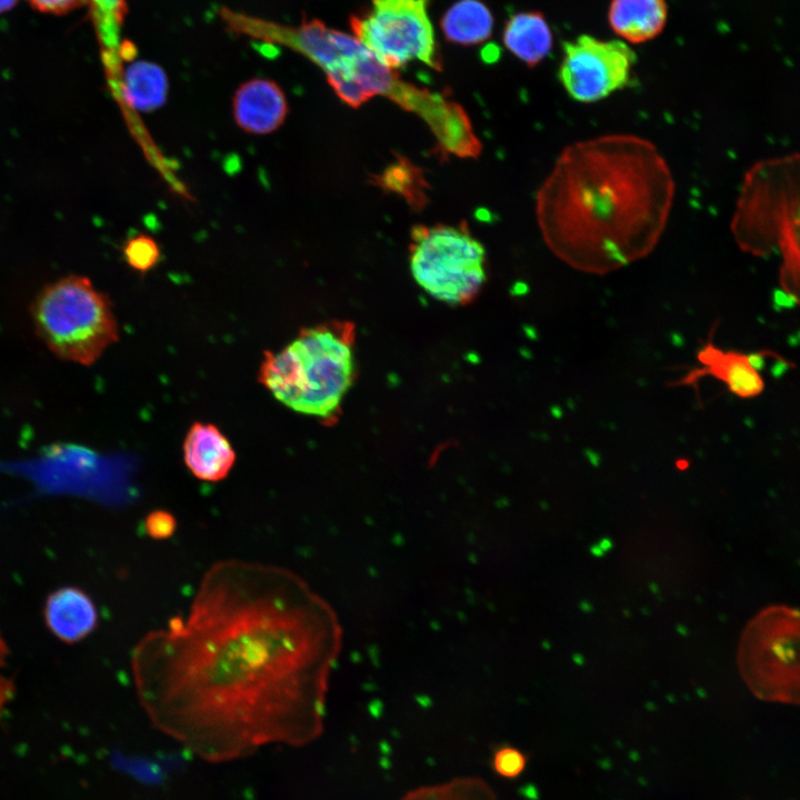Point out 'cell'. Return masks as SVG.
<instances>
[{"instance_id": "obj_1", "label": "cell", "mask_w": 800, "mask_h": 800, "mask_svg": "<svg viewBox=\"0 0 800 800\" xmlns=\"http://www.w3.org/2000/svg\"><path fill=\"white\" fill-rule=\"evenodd\" d=\"M337 647L334 616L304 579L222 560L184 617L136 646L133 680L153 727L206 760L228 761L319 736Z\"/></svg>"}, {"instance_id": "obj_2", "label": "cell", "mask_w": 800, "mask_h": 800, "mask_svg": "<svg viewBox=\"0 0 800 800\" xmlns=\"http://www.w3.org/2000/svg\"><path fill=\"white\" fill-rule=\"evenodd\" d=\"M676 184L648 139L602 134L566 148L538 192L550 250L569 266L608 273L649 256L672 209Z\"/></svg>"}, {"instance_id": "obj_3", "label": "cell", "mask_w": 800, "mask_h": 800, "mask_svg": "<svg viewBox=\"0 0 800 800\" xmlns=\"http://www.w3.org/2000/svg\"><path fill=\"white\" fill-rule=\"evenodd\" d=\"M354 341L351 321L302 328L282 349L263 352L258 381L287 408L332 424L356 379Z\"/></svg>"}, {"instance_id": "obj_4", "label": "cell", "mask_w": 800, "mask_h": 800, "mask_svg": "<svg viewBox=\"0 0 800 800\" xmlns=\"http://www.w3.org/2000/svg\"><path fill=\"white\" fill-rule=\"evenodd\" d=\"M798 226V153L757 162L746 173L731 220L737 244L752 256H779L783 279L796 283Z\"/></svg>"}, {"instance_id": "obj_5", "label": "cell", "mask_w": 800, "mask_h": 800, "mask_svg": "<svg viewBox=\"0 0 800 800\" xmlns=\"http://www.w3.org/2000/svg\"><path fill=\"white\" fill-rule=\"evenodd\" d=\"M31 318L53 354L83 366L119 339L110 300L86 277L68 276L43 287L32 302Z\"/></svg>"}, {"instance_id": "obj_6", "label": "cell", "mask_w": 800, "mask_h": 800, "mask_svg": "<svg viewBox=\"0 0 800 800\" xmlns=\"http://www.w3.org/2000/svg\"><path fill=\"white\" fill-rule=\"evenodd\" d=\"M799 612L784 604L769 606L743 629L737 651L741 678L759 699L799 702Z\"/></svg>"}, {"instance_id": "obj_7", "label": "cell", "mask_w": 800, "mask_h": 800, "mask_svg": "<svg viewBox=\"0 0 800 800\" xmlns=\"http://www.w3.org/2000/svg\"><path fill=\"white\" fill-rule=\"evenodd\" d=\"M411 239L410 270L427 293L453 306L477 297L486 281V252L467 229L417 226Z\"/></svg>"}, {"instance_id": "obj_8", "label": "cell", "mask_w": 800, "mask_h": 800, "mask_svg": "<svg viewBox=\"0 0 800 800\" xmlns=\"http://www.w3.org/2000/svg\"><path fill=\"white\" fill-rule=\"evenodd\" d=\"M428 1L372 0L368 10L351 18L353 36L392 70L414 60L440 70Z\"/></svg>"}, {"instance_id": "obj_9", "label": "cell", "mask_w": 800, "mask_h": 800, "mask_svg": "<svg viewBox=\"0 0 800 800\" xmlns=\"http://www.w3.org/2000/svg\"><path fill=\"white\" fill-rule=\"evenodd\" d=\"M636 61L624 41L583 34L564 43L559 78L573 100L593 103L630 86Z\"/></svg>"}, {"instance_id": "obj_10", "label": "cell", "mask_w": 800, "mask_h": 800, "mask_svg": "<svg viewBox=\"0 0 800 800\" xmlns=\"http://www.w3.org/2000/svg\"><path fill=\"white\" fill-rule=\"evenodd\" d=\"M324 73L337 96L350 107H359L376 96L389 97L399 81L393 70L352 34Z\"/></svg>"}, {"instance_id": "obj_11", "label": "cell", "mask_w": 800, "mask_h": 800, "mask_svg": "<svg viewBox=\"0 0 800 800\" xmlns=\"http://www.w3.org/2000/svg\"><path fill=\"white\" fill-rule=\"evenodd\" d=\"M233 117L249 133L267 134L276 131L288 114L287 98L280 86L263 78L242 83L233 97Z\"/></svg>"}, {"instance_id": "obj_12", "label": "cell", "mask_w": 800, "mask_h": 800, "mask_svg": "<svg viewBox=\"0 0 800 800\" xmlns=\"http://www.w3.org/2000/svg\"><path fill=\"white\" fill-rule=\"evenodd\" d=\"M182 451L187 468L202 481L224 479L236 462L231 442L213 423H192L184 437Z\"/></svg>"}, {"instance_id": "obj_13", "label": "cell", "mask_w": 800, "mask_h": 800, "mask_svg": "<svg viewBox=\"0 0 800 800\" xmlns=\"http://www.w3.org/2000/svg\"><path fill=\"white\" fill-rule=\"evenodd\" d=\"M48 628L66 642H77L91 633L98 623V612L90 597L74 587L53 591L46 601Z\"/></svg>"}, {"instance_id": "obj_14", "label": "cell", "mask_w": 800, "mask_h": 800, "mask_svg": "<svg viewBox=\"0 0 800 800\" xmlns=\"http://www.w3.org/2000/svg\"><path fill=\"white\" fill-rule=\"evenodd\" d=\"M668 17L666 0H612L608 21L612 31L629 43H644L659 36Z\"/></svg>"}, {"instance_id": "obj_15", "label": "cell", "mask_w": 800, "mask_h": 800, "mask_svg": "<svg viewBox=\"0 0 800 800\" xmlns=\"http://www.w3.org/2000/svg\"><path fill=\"white\" fill-rule=\"evenodd\" d=\"M503 43L518 59L533 67L549 54L552 32L540 12H520L506 23Z\"/></svg>"}, {"instance_id": "obj_16", "label": "cell", "mask_w": 800, "mask_h": 800, "mask_svg": "<svg viewBox=\"0 0 800 800\" xmlns=\"http://www.w3.org/2000/svg\"><path fill=\"white\" fill-rule=\"evenodd\" d=\"M120 86L126 101L139 111H151L164 104L169 83L160 66L134 61L121 73Z\"/></svg>"}, {"instance_id": "obj_17", "label": "cell", "mask_w": 800, "mask_h": 800, "mask_svg": "<svg viewBox=\"0 0 800 800\" xmlns=\"http://www.w3.org/2000/svg\"><path fill=\"white\" fill-rule=\"evenodd\" d=\"M441 28L450 42L479 44L491 36L493 18L481 1L459 0L444 13Z\"/></svg>"}, {"instance_id": "obj_18", "label": "cell", "mask_w": 800, "mask_h": 800, "mask_svg": "<svg viewBox=\"0 0 800 800\" xmlns=\"http://www.w3.org/2000/svg\"><path fill=\"white\" fill-rule=\"evenodd\" d=\"M97 34L107 62L120 58V29L126 14L124 0H89Z\"/></svg>"}, {"instance_id": "obj_19", "label": "cell", "mask_w": 800, "mask_h": 800, "mask_svg": "<svg viewBox=\"0 0 800 800\" xmlns=\"http://www.w3.org/2000/svg\"><path fill=\"white\" fill-rule=\"evenodd\" d=\"M719 372L729 389L739 396H754L762 389L758 372L748 366L744 358L729 357L719 367Z\"/></svg>"}, {"instance_id": "obj_20", "label": "cell", "mask_w": 800, "mask_h": 800, "mask_svg": "<svg viewBox=\"0 0 800 800\" xmlns=\"http://www.w3.org/2000/svg\"><path fill=\"white\" fill-rule=\"evenodd\" d=\"M124 257L133 269L146 272L158 263L160 250L152 238L146 234H139L127 242Z\"/></svg>"}, {"instance_id": "obj_21", "label": "cell", "mask_w": 800, "mask_h": 800, "mask_svg": "<svg viewBox=\"0 0 800 800\" xmlns=\"http://www.w3.org/2000/svg\"><path fill=\"white\" fill-rule=\"evenodd\" d=\"M524 767L526 757L516 748L503 747L494 753L493 768L502 777L514 778L523 771Z\"/></svg>"}, {"instance_id": "obj_22", "label": "cell", "mask_w": 800, "mask_h": 800, "mask_svg": "<svg viewBox=\"0 0 800 800\" xmlns=\"http://www.w3.org/2000/svg\"><path fill=\"white\" fill-rule=\"evenodd\" d=\"M144 528L151 538L166 539L176 531L177 520L166 510H154L146 518Z\"/></svg>"}, {"instance_id": "obj_23", "label": "cell", "mask_w": 800, "mask_h": 800, "mask_svg": "<svg viewBox=\"0 0 800 800\" xmlns=\"http://www.w3.org/2000/svg\"><path fill=\"white\" fill-rule=\"evenodd\" d=\"M41 12L64 14L88 3L89 0H28Z\"/></svg>"}, {"instance_id": "obj_24", "label": "cell", "mask_w": 800, "mask_h": 800, "mask_svg": "<svg viewBox=\"0 0 800 800\" xmlns=\"http://www.w3.org/2000/svg\"><path fill=\"white\" fill-rule=\"evenodd\" d=\"M797 302V296L786 293L781 290H778L774 293V304L780 308H792Z\"/></svg>"}, {"instance_id": "obj_25", "label": "cell", "mask_w": 800, "mask_h": 800, "mask_svg": "<svg viewBox=\"0 0 800 800\" xmlns=\"http://www.w3.org/2000/svg\"><path fill=\"white\" fill-rule=\"evenodd\" d=\"M748 366L759 372L764 368L766 359L761 353H750L744 358Z\"/></svg>"}, {"instance_id": "obj_26", "label": "cell", "mask_w": 800, "mask_h": 800, "mask_svg": "<svg viewBox=\"0 0 800 800\" xmlns=\"http://www.w3.org/2000/svg\"><path fill=\"white\" fill-rule=\"evenodd\" d=\"M9 693H10L9 681L0 677V711L2 710L4 703L8 701Z\"/></svg>"}, {"instance_id": "obj_27", "label": "cell", "mask_w": 800, "mask_h": 800, "mask_svg": "<svg viewBox=\"0 0 800 800\" xmlns=\"http://www.w3.org/2000/svg\"><path fill=\"white\" fill-rule=\"evenodd\" d=\"M788 369V364L783 361H778L773 364L771 372L774 377H780Z\"/></svg>"}, {"instance_id": "obj_28", "label": "cell", "mask_w": 800, "mask_h": 800, "mask_svg": "<svg viewBox=\"0 0 800 800\" xmlns=\"http://www.w3.org/2000/svg\"><path fill=\"white\" fill-rule=\"evenodd\" d=\"M7 656H8V647L0 634V667H2L4 664Z\"/></svg>"}, {"instance_id": "obj_29", "label": "cell", "mask_w": 800, "mask_h": 800, "mask_svg": "<svg viewBox=\"0 0 800 800\" xmlns=\"http://www.w3.org/2000/svg\"><path fill=\"white\" fill-rule=\"evenodd\" d=\"M19 0H0V12L12 9Z\"/></svg>"}]
</instances>
